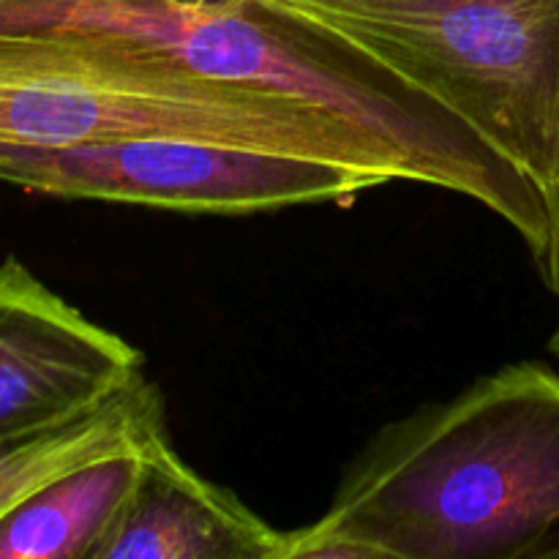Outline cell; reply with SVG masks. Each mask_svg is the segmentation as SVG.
<instances>
[{"instance_id": "8fae6325", "label": "cell", "mask_w": 559, "mask_h": 559, "mask_svg": "<svg viewBox=\"0 0 559 559\" xmlns=\"http://www.w3.org/2000/svg\"><path fill=\"white\" fill-rule=\"evenodd\" d=\"M549 349H551V355H555V358L559 360V325H557V331L551 333V338H549Z\"/></svg>"}, {"instance_id": "7a4b0ae2", "label": "cell", "mask_w": 559, "mask_h": 559, "mask_svg": "<svg viewBox=\"0 0 559 559\" xmlns=\"http://www.w3.org/2000/svg\"><path fill=\"white\" fill-rule=\"evenodd\" d=\"M96 27L164 49L211 80L314 104L396 153L413 183L478 202L533 260L551 235L544 191L453 115L353 44L265 0H11L0 31Z\"/></svg>"}, {"instance_id": "9c48e42d", "label": "cell", "mask_w": 559, "mask_h": 559, "mask_svg": "<svg viewBox=\"0 0 559 559\" xmlns=\"http://www.w3.org/2000/svg\"><path fill=\"white\" fill-rule=\"evenodd\" d=\"M140 459H102L36 491L0 519V559H96L134 491Z\"/></svg>"}, {"instance_id": "ba28073f", "label": "cell", "mask_w": 559, "mask_h": 559, "mask_svg": "<svg viewBox=\"0 0 559 559\" xmlns=\"http://www.w3.org/2000/svg\"><path fill=\"white\" fill-rule=\"evenodd\" d=\"M169 437L164 396L145 374L91 413L49 429L0 437V519L52 480Z\"/></svg>"}, {"instance_id": "277c9868", "label": "cell", "mask_w": 559, "mask_h": 559, "mask_svg": "<svg viewBox=\"0 0 559 559\" xmlns=\"http://www.w3.org/2000/svg\"><path fill=\"white\" fill-rule=\"evenodd\" d=\"M257 115L249 87L211 80L134 38L69 25L0 31V145L134 136L243 145Z\"/></svg>"}, {"instance_id": "5b68a950", "label": "cell", "mask_w": 559, "mask_h": 559, "mask_svg": "<svg viewBox=\"0 0 559 559\" xmlns=\"http://www.w3.org/2000/svg\"><path fill=\"white\" fill-rule=\"evenodd\" d=\"M0 180L63 200L123 202L194 216H251L342 202L391 183L344 164L191 136L0 145Z\"/></svg>"}, {"instance_id": "3957f363", "label": "cell", "mask_w": 559, "mask_h": 559, "mask_svg": "<svg viewBox=\"0 0 559 559\" xmlns=\"http://www.w3.org/2000/svg\"><path fill=\"white\" fill-rule=\"evenodd\" d=\"M353 44L559 200V0H265Z\"/></svg>"}, {"instance_id": "52a82bcc", "label": "cell", "mask_w": 559, "mask_h": 559, "mask_svg": "<svg viewBox=\"0 0 559 559\" xmlns=\"http://www.w3.org/2000/svg\"><path fill=\"white\" fill-rule=\"evenodd\" d=\"M287 533L235 491L180 459L164 437L140 459V478L96 559H284Z\"/></svg>"}, {"instance_id": "8992f818", "label": "cell", "mask_w": 559, "mask_h": 559, "mask_svg": "<svg viewBox=\"0 0 559 559\" xmlns=\"http://www.w3.org/2000/svg\"><path fill=\"white\" fill-rule=\"evenodd\" d=\"M140 349L87 320L16 257L0 262V437L91 413L142 377Z\"/></svg>"}, {"instance_id": "30bf717a", "label": "cell", "mask_w": 559, "mask_h": 559, "mask_svg": "<svg viewBox=\"0 0 559 559\" xmlns=\"http://www.w3.org/2000/svg\"><path fill=\"white\" fill-rule=\"evenodd\" d=\"M538 265L540 278H544L546 287L559 298V200L551 205V235L549 243H546L544 254L535 260Z\"/></svg>"}, {"instance_id": "6da1fadb", "label": "cell", "mask_w": 559, "mask_h": 559, "mask_svg": "<svg viewBox=\"0 0 559 559\" xmlns=\"http://www.w3.org/2000/svg\"><path fill=\"white\" fill-rule=\"evenodd\" d=\"M284 559H559V371L502 366L385 426Z\"/></svg>"}, {"instance_id": "7c38bea8", "label": "cell", "mask_w": 559, "mask_h": 559, "mask_svg": "<svg viewBox=\"0 0 559 559\" xmlns=\"http://www.w3.org/2000/svg\"><path fill=\"white\" fill-rule=\"evenodd\" d=\"M5 3H11V0H0V5H5Z\"/></svg>"}]
</instances>
